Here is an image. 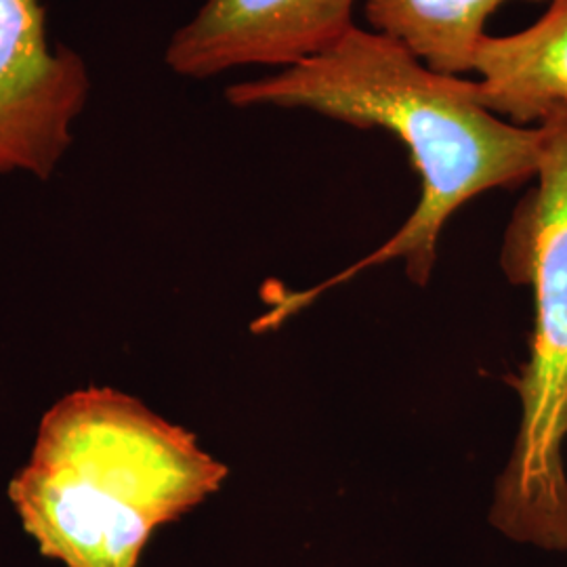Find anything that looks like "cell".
Instances as JSON below:
<instances>
[{
  "label": "cell",
  "instance_id": "obj_1",
  "mask_svg": "<svg viewBox=\"0 0 567 567\" xmlns=\"http://www.w3.org/2000/svg\"><path fill=\"white\" fill-rule=\"evenodd\" d=\"M225 100L234 107H301L355 128H385L404 143L421 177V200L386 243L326 282L282 295L264 318L269 328L370 267L404 261L408 278L426 286L447 219L484 192L532 182L540 164L538 126L492 114L475 97L473 81L440 74L402 44L358 25L311 60L227 86Z\"/></svg>",
  "mask_w": 567,
  "mask_h": 567
},
{
  "label": "cell",
  "instance_id": "obj_2",
  "mask_svg": "<svg viewBox=\"0 0 567 567\" xmlns=\"http://www.w3.org/2000/svg\"><path fill=\"white\" fill-rule=\"evenodd\" d=\"M227 466L140 400L81 389L42 419L9 486L25 532L65 567H137L152 534L215 494Z\"/></svg>",
  "mask_w": 567,
  "mask_h": 567
},
{
  "label": "cell",
  "instance_id": "obj_3",
  "mask_svg": "<svg viewBox=\"0 0 567 567\" xmlns=\"http://www.w3.org/2000/svg\"><path fill=\"white\" fill-rule=\"evenodd\" d=\"M540 128L536 185L515 206L501 267L534 297V332L513 386L522 419L492 524L513 540L567 548V105Z\"/></svg>",
  "mask_w": 567,
  "mask_h": 567
},
{
  "label": "cell",
  "instance_id": "obj_4",
  "mask_svg": "<svg viewBox=\"0 0 567 567\" xmlns=\"http://www.w3.org/2000/svg\"><path fill=\"white\" fill-rule=\"evenodd\" d=\"M89 93L81 53L49 41L41 0H0V175L49 179Z\"/></svg>",
  "mask_w": 567,
  "mask_h": 567
},
{
  "label": "cell",
  "instance_id": "obj_5",
  "mask_svg": "<svg viewBox=\"0 0 567 567\" xmlns=\"http://www.w3.org/2000/svg\"><path fill=\"white\" fill-rule=\"evenodd\" d=\"M355 0H204L166 44L168 70L213 79L246 65L292 68L355 28Z\"/></svg>",
  "mask_w": 567,
  "mask_h": 567
},
{
  "label": "cell",
  "instance_id": "obj_6",
  "mask_svg": "<svg viewBox=\"0 0 567 567\" xmlns=\"http://www.w3.org/2000/svg\"><path fill=\"white\" fill-rule=\"evenodd\" d=\"M475 97L517 126H538L567 105V0L508 37L486 34L473 55Z\"/></svg>",
  "mask_w": 567,
  "mask_h": 567
},
{
  "label": "cell",
  "instance_id": "obj_7",
  "mask_svg": "<svg viewBox=\"0 0 567 567\" xmlns=\"http://www.w3.org/2000/svg\"><path fill=\"white\" fill-rule=\"evenodd\" d=\"M508 0H365L364 13L383 34L426 68L458 76L471 72L486 23Z\"/></svg>",
  "mask_w": 567,
  "mask_h": 567
},
{
  "label": "cell",
  "instance_id": "obj_8",
  "mask_svg": "<svg viewBox=\"0 0 567 567\" xmlns=\"http://www.w3.org/2000/svg\"><path fill=\"white\" fill-rule=\"evenodd\" d=\"M529 2H538V0H529Z\"/></svg>",
  "mask_w": 567,
  "mask_h": 567
}]
</instances>
